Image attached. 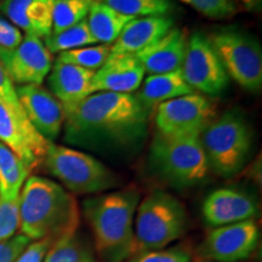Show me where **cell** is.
<instances>
[{"instance_id":"16","label":"cell","mask_w":262,"mask_h":262,"mask_svg":"<svg viewBox=\"0 0 262 262\" xmlns=\"http://www.w3.org/2000/svg\"><path fill=\"white\" fill-rule=\"evenodd\" d=\"M188 35L183 29L172 27L158 40L135 55L145 74H163L181 70L187 50Z\"/></svg>"},{"instance_id":"27","label":"cell","mask_w":262,"mask_h":262,"mask_svg":"<svg viewBox=\"0 0 262 262\" xmlns=\"http://www.w3.org/2000/svg\"><path fill=\"white\" fill-rule=\"evenodd\" d=\"M108 6L130 17L169 16L172 10L171 0H102Z\"/></svg>"},{"instance_id":"3","label":"cell","mask_w":262,"mask_h":262,"mask_svg":"<svg viewBox=\"0 0 262 262\" xmlns=\"http://www.w3.org/2000/svg\"><path fill=\"white\" fill-rule=\"evenodd\" d=\"M140 191L134 186L85 199L83 211L94 234L98 256L103 262H123L131 258L134 221Z\"/></svg>"},{"instance_id":"7","label":"cell","mask_w":262,"mask_h":262,"mask_svg":"<svg viewBox=\"0 0 262 262\" xmlns=\"http://www.w3.org/2000/svg\"><path fill=\"white\" fill-rule=\"evenodd\" d=\"M209 168L221 178L241 171L253 146V133L238 111L214 119L201 135Z\"/></svg>"},{"instance_id":"34","label":"cell","mask_w":262,"mask_h":262,"mask_svg":"<svg viewBox=\"0 0 262 262\" xmlns=\"http://www.w3.org/2000/svg\"><path fill=\"white\" fill-rule=\"evenodd\" d=\"M24 39V34L19 29L0 16V51L12 50Z\"/></svg>"},{"instance_id":"29","label":"cell","mask_w":262,"mask_h":262,"mask_svg":"<svg viewBox=\"0 0 262 262\" xmlns=\"http://www.w3.org/2000/svg\"><path fill=\"white\" fill-rule=\"evenodd\" d=\"M19 228V196L12 201L0 198V242L12 238Z\"/></svg>"},{"instance_id":"22","label":"cell","mask_w":262,"mask_h":262,"mask_svg":"<svg viewBox=\"0 0 262 262\" xmlns=\"http://www.w3.org/2000/svg\"><path fill=\"white\" fill-rule=\"evenodd\" d=\"M134 17L125 16L108 6L102 0H96L86 16L91 34L98 44L112 45L126 24Z\"/></svg>"},{"instance_id":"17","label":"cell","mask_w":262,"mask_h":262,"mask_svg":"<svg viewBox=\"0 0 262 262\" xmlns=\"http://www.w3.org/2000/svg\"><path fill=\"white\" fill-rule=\"evenodd\" d=\"M94 74L93 71L55 60L48 74V85L63 107L64 114L72 112L90 96Z\"/></svg>"},{"instance_id":"5","label":"cell","mask_w":262,"mask_h":262,"mask_svg":"<svg viewBox=\"0 0 262 262\" xmlns=\"http://www.w3.org/2000/svg\"><path fill=\"white\" fill-rule=\"evenodd\" d=\"M42 164L72 194H100L119 186V179L95 157L50 142Z\"/></svg>"},{"instance_id":"31","label":"cell","mask_w":262,"mask_h":262,"mask_svg":"<svg viewBox=\"0 0 262 262\" xmlns=\"http://www.w3.org/2000/svg\"><path fill=\"white\" fill-rule=\"evenodd\" d=\"M0 101L9 110H11L22 122L31 125L27 117H26L24 108H22L21 103H19L17 93H16V85L10 79V77L4 68H3L2 64H0Z\"/></svg>"},{"instance_id":"14","label":"cell","mask_w":262,"mask_h":262,"mask_svg":"<svg viewBox=\"0 0 262 262\" xmlns=\"http://www.w3.org/2000/svg\"><path fill=\"white\" fill-rule=\"evenodd\" d=\"M0 142L15 152L32 170L44 162L49 141L41 137L34 127L22 122L0 101Z\"/></svg>"},{"instance_id":"10","label":"cell","mask_w":262,"mask_h":262,"mask_svg":"<svg viewBox=\"0 0 262 262\" xmlns=\"http://www.w3.org/2000/svg\"><path fill=\"white\" fill-rule=\"evenodd\" d=\"M181 73L194 93L206 97L224 93L229 81L210 40L202 32H195L188 37Z\"/></svg>"},{"instance_id":"4","label":"cell","mask_w":262,"mask_h":262,"mask_svg":"<svg viewBox=\"0 0 262 262\" xmlns=\"http://www.w3.org/2000/svg\"><path fill=\"white\" fill-rule=\"evenodd\" d=\"M187 228V211L176 196L162 189L150 192L137 205L131 257L168 247Z\"/></svg>"},{"instance_id":"26","label":"cell","mask_w":262,"mask_h":262,"mask_svg":"<svg viewBox=\"0 0 262 262\" xmlns=\"http://www.w3.org/2000/svg\"><path fill=\"white\" fill-rule=\"evenodd\" d=\"M96 0H54L52 32L57 33L86 18Z\"/></svg>"},{"instance_id":"30","label":"cell","mask_w":262,"mask_h":262,"mask_svg":"<svg viewBox=\"0 0 262 262\" xmlns=\"http://www.w3.org/2000/svg\"><path fill=\"white\" fill-rule=\"evenodd\" d=\"M189 6L211 19L229 18L239 11L232 0H193Z\"/></svg>"},{"instance_id":"25","label":"cell","mask_w":262,"mask_h":262,"mask_svg":"<svg viewBox=\"0 0 262 262\" xmlns=\"http://www.w3.org/2000/svg\"><path fill=\"white\" fill-rule=\"evenodd\" d=\"M42 262H97L94 251L77 233L57 239L49 248Z\"/></svg>"},{"instance_id":"33","label":"cell","mask_w":262,"mask_h":262,"mask_svg":"<svg viewBox=\"0 0 262 262\" xmlns=\"http://www.w3.org/2000/svg\"><path fill=\"white\" fill-rule=\"evenodd\" d=\"M29 239L24 234L14 235L5 242H0V262H15L28 247Z\"/></svg>"},{"instance_id":"20","label":"cell","mask_w":262,"mask_h":262,"mask_svg":"<svg viewBox=\"0 0 262 262\" xmlns=\"http://www.w3.org/2000/svg\"><path fill=\"white\" fill-rule=\"evenodd\" d=\"M173 27L169 16L136 17L126 24L117 40L111 45V56H135Z\"/></svg>"},{"instance_id":"23","label":"cell","mask_w":262,"mask_h":262,"mask_svg":"<svg viewBox=\"0 0 262 262\" xmlns=\"http://www.w3.org/2000/svg\"><path fill=\"white\" fill-rule=\"evenodd\" d=\"M29 172L24 160L0 142V198L6 201L18 198Z\"/></svg>"},{"instance_id":"9","label":"cell","mask_w":262,"mask_h":262,"mask_svg":"<svg viewBox=\"0 0 262 262\" xmlns=\"http://www.w3.org/2000/svg\"><path fill=\"white\" fill-rule=\"evenodd\" d=\"M156 110V126L163 136H201L216 117L215 104L198 93L172 98Z\"/></svg>"},{"instance_id":"24","label":"cell","mask_w":262,"mask_h":262,"mask_svg":"<svg viewBox=\"0 0 262 262\" xmlns=\"http://www.w3.org/2000/svg\"><path fill=\"white\" fill-rule=\"evenodd\" d=\"M42 42L51 55L98 44L94 35L91 34L86 18L63 31L51 33Z\"/></svg>"},{"instance_id":"37","label":"cell","mask_w":262,"mask_h":262,"mask_svg":"<svg viewBox=\"0 0 262 262\" xmlns=\"http://www.w3.org/2000/svg\"><path fill=\"white\" fill-rule=\"evenodd\" d=\"M179 2H182V3H185V4H191V3L193 2V0H179Z\"/></svg>"},{"instance_id":"18","label":"cell","mask_w":262,"mask_h":262,"mask_svg":"<svg viewBox=\"0 0 262 262\" xmlns=\"http://www.w3.org/2000/svg\"><path fill=\"white\" fill-rule=\"evenodd\" d=\"M145 72L135 56H108L107 61L95 72L91 94H133L141 86Z\"/></svg>"},{"instance_id":"32","label":"cell","mask_w":262,"mask_h":262,"mask_svg":"<svg viewBox=\"0 0 262 262\" xmlns=\"http://www.w3.org/2000/svg\"><path fill=\"white\" fill-rule=\"evenodd\" d=\"M191 251L179 245L137 255L129 262H191Z\"/></svg>"},{"instance_id":"36","label":"cell","mask_w":262,"mask_h":262,"mask_svg":"<svg viewBox=\"0 0 262 262\" xmlns=\"http://www.w3.org/2000/svg\"><path fill=\"white\" fill-rule=\"evenodd\" d=\"M238 10H244L248 12H260L262 9V0H232Z\"/></svg>"},{"instance_id":"15","label":"cell","mask_w":262,"mask_h":262,"mask_svg":"<svg viewBox=\"0 0 262 262\" xmlns=\"http://www.w3.org/2000/svg\"><path fill=\"white\" fill-rule=\"evenodd\" d=\"M256 203L247 193L233 188H219L206 196L203 216L211 227L253 220L256 215Z\"/></svg>"},{"instance_id":"12","label":"cell","mask_w":262,"mask_h":262,"mask_svg":"<svg viewBox=\"0 0 262 262\" xmlns=\"http://www.w3.org/2000/svg\"><path fill=\"white\" fill-rule=\"evenodd\" d=\"M52 55L41 39L25 34L12 50L0 51V64L16 86L41 85L52 67Z\"/></svg>"},{"instance_id":"35","label":"cell","mask_w":262,"mask_h":262,"mask_svg":"<svg viewBox=\"0 0 262 262\" xmlns=\"http://www.w3.org/2000/svg\"><path fill=\"white\" fill-rule=\"evenodd\" d=\"M51 244L50 239H41L29 243L15 262H42Z\"/></svg>"},{"instance_id":"19","label":"cell","mask_w":262,"mask_h":262,"mask_svg":"<svg viewBox=\"0 0 262 262\" xmlns=\"http://www.w3.org/2000/svg\"><path fill=\"white\" fill-rule=\"evenodd\" d=\"M54 0H0V14L25 34L41 40L52 32Z\"/></svg>"},{"instance_id":"2","label":"cell","mask_w":262,"mask_h":262,"mask_svg":"<svg viewBox=\"0 0 262 262\" xmlns=\"http://www.w3.org/2000/svg\"><path fill=\"white\" fill-rule=\"evenodd\" d=\"M80 210L75 196L60 183L41 176L26 180L19 193V229L29 241L57 239L77 233Z\"/></svg>"},{"instance_id":"38","label":"cell","mask_w":262,"mask_h":262,"mask_svg":"<svg viewBox=\"0 0 262 262\" xmlns=\"http://www.w3.org/2000/svg\"><path fill=\"white\" fill-rule=\"evenodd\" d=\"M206 262H210V261H206Z\"/></svg>"},{"instance_id":"13","label":"cell","mask_w":262,"mask_h":262,"mask_svg":"<svg viewBox=\"0 0 262 262\" xmlns=\"http://www.w3.org/2000/svg\"><path fill=\"white\" fill-rule=\"evenodd\" d=\"M16 93L34 130L49 142L57 139L66 118L63 107L57 98L41 85H18Z\"/></svg>"},{"instance_id":"6","label":"cell","mask_w":262,"mask_h":262,"mask_svg":"<svg viewBox=\"0 0 262 262\" xmlns=\"http://www.w3.org/2000/svg\"><path fill=\"white\" fill-rule=\"evenodd\" d=\"M149 163L160 178L176 187L198 185L210 169L199 135L158 134L149 148Z\"/></svg>"},{"instance_id":"21","label":"cell","mask_w":262,"mask_h":262,"mask_svg":"<svg viewBox=\"0 0 262 262\" xmlns=\"http://www.w3.org/2000/svg\"><path fill=\"white\" fill-rule=\"evenodd\" d=\"M193 93L192 88L183 79L181 70H178L169 73L148 75L142 81V86L136 96L150 111L160 103Z\"/></svg>"},{"instance_id":"8","label":"cell","mask_w":262,"mask_h":262,"mask_svg":"<svg viewBox=\"0 0 262 262\" xmlns=\"http://www.w3.org/2000/svg\"><path fill=\"white\" fill-rule=\"evenodd\" d=\"M228 78L247 91L262 88V50L256 39L238 29H219L209 35Z\"/></svg>"},{"instance_id":"11","label":"cell","mask_w":262,"mask_h":262,"mask_svg":"<svg viewBox=\"0 0 262 262\" xmlns=\"http://www.w3.org/2000/svg\"><path fill=\"white\" fill-rule=\"evenodd\" d=\"M258 237L260 232L253 220L215 227L206 234L199 254L210 262H241L253 255Z\"/></svg>"},{"instance_id":"1","label":"cell","mask_w":262,"mask_h":262,"mask_svg":"<svg viewBox=\"0 0 262 262\" xmlns=\"http://www.w3.org/2000/svg\"><path fill=\"white\" fill-rule=\"evenodd\" d=\"M148 113L134 94H91L66 113V141L86 148L131 146L145 137Z\"/></svg>"},{"instance_id":"28","label":"cell","mask_w":262,"mask_h":262,"mask_svg":"<svg viewBox=\"0 0 262 262\" xmlns=\"http://www.w3.org/2000/svg\"><path fill=\"white\" fill-rule=\"evenodd\" d=\"M110 52L111 45L95 44L60 52V54H57L56 61L96 72L107 61Z\"/></svg>"}]
</instances>
